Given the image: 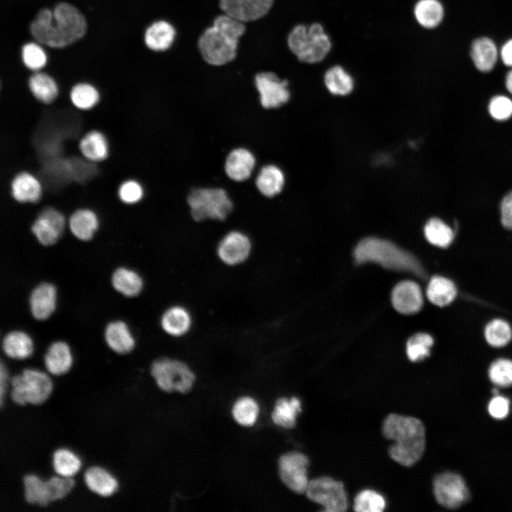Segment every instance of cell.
I'll return each mask as SVG.
<instances>
[{
    "instance_id": "1",
    "label": "cell",
    "mask_w": 512,
    "mask_h": 512,
    "mask_svg": "<svg viewBox=\"0 0 512 512\" xmlns=\"http://www.w3.org/2000/svg\"><path fill=\"white\" fill-rule=\"evenodd\" d=\"M86 28L84 16L67 2L58 3L53 9H40L29 26V31L36 41L58 48L81 38Z\"/></svg>"
},
{
    "instance_id": "2",
    "label": "cell",
    "mask_w": 512,
    "mask_h": 512,
    "mask_svg": "<svg viewBox=\"0 0 512 512\" xmlns=\"http://www.w3.org/2000/svg\"><path fill=\"white\" fill-rule=\"evenodd\" d=\"M382 433L385 439L394 441L388 447V454L400 465L412 466L422 457L426 439L425 426L420 420L389 414L383 420Z\"/></svg>"
},
{
    "instance_id": "3",
    "label": "cell",
    "mask_w": 512,
    "mask_h": 512,
    "mask_svg": "<svg viewBox=\"0 0 512 512\" xmlns=\"http://www.w3.org/2000/svg\"><path fill=\"white\" fill-rule=\"evenodd\" d=\"M245 31V23L225 14L216 16L213 25L198 40L202 58L213 66H222L233 61L237 56L239 40Z\"/></svg>"
},
{
    "instance_id": "4",
    "label": "cell",
    "mask_w": 512,
    "mask_h": 512,
    "mask_svg": "<svg viewBox=\"0 0 512 512\" xmlns=\"http://www.w3.org/2000/svg\"><path fill=\"white\" fill-rule=\"evenodd\" d=\"M356 263H378L385 268L410 271L424 277L425 273L415 257L392 242L375 238L362 240L354 250Z\"/></svg>"
},
{
    "instance_id": "5",
    "label": "cell",
    "mask_w": 512,
    "mask_h": 512,
    "mask_svg": "<svg viewBox=\"0 0 512 512\" xmlns=\"http://www.w3.org/2000/svg\"><path fill=\"white\" fill-rule=\"evenodd\" d=\"M287 43L298 60L308 64L324 60L332 48L330 37L319 23L295 26L288 34Z\"/></svg>"
},
{
    "instance_id": "6",
    "label": "cell",
    "mask_w": 512,
    "mask_h": 512,
    "mask_svg": "<svg viewBox=\"0 0 512 512\" xmlns=\"http://www.w3.org/2000/svg\"><path fill=\"white\" fill-rule=\"evenodd\" d=\"M187 203L191 218L196 222L205 220H224L234 210V203L228 191L221 187H196L191 189Z\"/></svg>"
},
{
    "instance_id": "7",
    "label": "cell",
    "mask_w": 512,
    "mask_h": 512,
    "mask_svg": "<svg viewBox=\"0 0 512 512\" xmlns=\"http://www.w3.org/2000/svg\"><path fill=\"white\" fill-rule=\"evenodd\" d=\"M10 396L18 405H37L44 402L53 390L50 378L37 369L26 368L9 380Z\"/></svg>"
},
{
    "instance_id": "8",
    "label": "cell",
    "mask_w": 512,
    "mask_h": 512,
    "mask_svg": "<svg viewBox=\"0 0 512 512\" xmlns=\"http://www.w3.org/2000/svg\"><path fill=\"white\" fill-rule=\"evenodd\" d=\"M151 374L158 387L165 392H189L195 380V375L184 363L167 358L153 362Z\"/></svg>"
},
{
    "instance_id": "9",
    "label": "cell",
    "mask_w": 512,
    "mask_h": 512,
    "mask_svg": "<svg viewBox=\"0 0 512 512\" xmlns=\"http://www.w3.org/2000/svg\"><path fill=\"white\" fill-rule=\"evenodd\" d=\"M306 497L327 512H344L348 508L344 485L329 476H320L309 482Z\"/></svg>"
},
{
    "instance_id": "10",
    "label": "cell",
    "mask_w": 512,
    "mask_h": 512,
    "mask_svg": "<svg viewBox=\"0 0 512 512\" xmlns=\"http://www.w3.org/2000/svg\"><path fill=\"white\" fill-rule=\"evenodd\" d=\"M254 83L260 103L264 109H277L289 100V82L280 79L273 72L257 73L255 75Z\"/></svg>"
},
{
    "instance_id": "11",
    "label": "cell",
    "mask_w": 512,
    "mask_h": 512,
    "mask_svg": "<svg viewBox=\"0 0 512 512\" xmlns=\"http://www.w3.org/2000/svg\"><path fill=\"white\" fill-rule=\"evenodd\" d=\"M308 457L299 452L282 455L278 462L279 474L283 484L294 493L305 494L309 485Z\"/></svg>"
},
{
    "instance_id": "12",
    "label": "cell",
    "mask_w": 512,
    "mask_h": 512,
    "mask_svg": "<svg viewBox=\"0 0 512 512\" xmlns=\"http://www.w3.org/2000/svg\"><path fill=\"white\" fill-rule=\"evenodd\" d=\"M433 493L437 503L447 508L461 506L470 496L462 477L452 472L443 473L434 478Z\"/></svg>"
},
{
    "instance_id": "13",
    "label": "cell",
    "mask_w": 512,
    "mask_h": 512,
    "mask_svg": "<svg viewBox=\"0 0 512 512\" xmlns=\"http://www.w3.org/2000/svg\"><path fill=\"white\" fill-rule=\"evenodd\" d=\"M65 223V216L61 210L46 206L38 211L31 229L38 241L47 246L58 241L63 233Z\"/></svg>"
},
{
    "instance_id": "14",
    "label": "cell",
    "mask_w": 512,
    "mask_h": 512,
    "mask_svg": "<svg viewBox=\"0 0 512 512\" xmlns=\"http://www.w3.org/2000/svg\"><path fill=\"white\" fill-rule=\"evenodd\" d=\"M274 0H219L223 14L242 23L255 21L266 16Z\"/></svg>"
},
{
    "instance_id": "15",
    "label": "cell",
    "mask_w": 512,
    "mask_h": 512,
    "mask_svg": "<svg viewBox=\"0 0 512 512\" xmlns=\"http://www.w3.org/2000/svg\"><path fill=\"white\" fill-rule=\"evenodd\" d=\"M251 242L249 238L242 232L233 230L227 233L218 246V255L228 265H235L244 262L250 255Z\"/></svg>"
},
{
    "instance_id": "16",
    "label": "cell",
    "mask_w": 512,
    "mask_h": 512,
    "mask_svg": "<svg viewBox=\"0 0 512 512\" xmlns=\"http://www.w3.org/2000/svg\"><path fill=\"white\" fill-rule=\"evenodd\" d=\"M256 165V157L250 149L237 147L232 149L227 155L224 170L230 180L243 182L251 178Z\"/></svg>"
},
{
    "instance_id": "17",
    "label": "cell",
    "mask_w": 512,
    "mask_h": 512,
    "mask_svg": "<svg viewBox=\"0 0 512 512\" xmlns=\"http://www.w3.org/2000/svg\"><path fill=\"white\" fill-rule=\"evenodd\" d=\"M13 199L19 203H38L43 194V186L39 178L28 171L18 172L9 185Z\"/></svg>"
},
{
    "instance_id": "18",
    "label": "cell",
    "mask_w": 512,
    "mask_h": 512,
    "mask_svg": "<svg viewBox=\"0 0 512 512\" xmlns=\"http://www.w3.org/2000/svg\"><path fill=\"white\" fill-rule=\"evenodd\" d=\"M392 303L398 311L404 314L419 311L423 303L419 285L412 281L398 283L392 292Z\"/></svg>"
},
{
    "instance_id": "19",
    "label": "cell",
    "mask_w": 512,
    "mask_h": 512,
    "mask_svg": "<svg viewBox=\"0 0 512 512\" xmlns=\"http://www.w3.org/2000/svg\"><path fill=\"white\" fill-rule=\"evenodd\" d=\"M57 292L50 283H41L31 292L29 304L33 317L38 320L47 319L56 307Z\"/></svg>"
},
{
    "instance_id": "20",
    "label": "cell",
    "mask_w": 512,
    "mask_h": 512,
    "mask_svg": "<svg viewBox=\"0 0 512 512\" xmlns=\"http://www.w3.org/2000/svg\"><path fill=\"white\" fill-rule=\"evenodd\" d=\"M100 220L97 213L92 208L81 207L74 210L68 219V226L72 234L79 240H90L97 232Z\"/></svg>"
},
{
    "instance_id": "21",
    "label": "cell",
    "mask_w": 512,
    "mask_h": 512,
    "mask_svg": "<svg viewBox=\"0 0 512 512\" xmlns=\"http://www.w3.org/2000/svg\"><path fill=\"white\" fill-rule=\"evenodd\" d=\"M78 149L87 160L100 163L105 161L110 154V144L106 135L98 129L87 132L80 139Z\"/></svg>"
},
{
    "instance_id": "22",
    "label": "cell",
    "mask_w": 512,
    "mask_h": 512,
    "mask_svg": "<svg viewBox=\"0 0 512 512\" xmlns=\"http://www.w3.org/2000/svg\"><path fill=\"white\" fill-rule=\"evenodd\" d=\"M285 177L282 170L274 164L262 166L256 174L257 191L266 198H274L283 190Z\"/></svg>"
},
{
    "instance_id": "23",
    "label": "cell",
    "mask_w": 512,
    "mask_h": 512,
    "mask_svg": "<svg viewBox=\"0 0 512 512\" xmlns=\"http://www.w3.org/2000/svg\"><path fill=\"white\" fill-rule=\"evenodd\" d=\"M83 479L90 491L102 497L114 494L118 489V481L114 476L99 466L88 467L84 472Z\"/></svg>"
},
{
    "instance_id": "24",
    "label": "cell",
    "mask_w": 512,
    "mask_h": 512,
    "mask_svg": "<svg viewBox=\"0 0 512 512\" xmlns=\"http://www.w3.org/2000/svg\"><path fill=\"white\" fill-rule=\"evenodd\" d=\"M470 53L475 67L483 73L493 70L498 58V50L496 43L488 37L475 39L472 42Z\"/></svg>"
},
{
    "instance_id": "25",
    "label": "cell",
    "mask_w": 512,
    "mask_h": 512,
    "mask_svg": "<svg viewBox=\"0 0 512 512\" xmlns=\"http://www.w3.org/2000/svg\"><path fill=\"white\" fill-rule=\"evenodd\" d=\"M44 364L47 371L53 375H61L68 372L73 364L69 346L64 341L53 342L46 351Z\"/></svg>"
},
{
    "instance_id": "26",
    "label": "cell",
    "mask_w": 512,
    "mask_h": 512,
    "mask_svg": "<svg viewBox=\"0 0 512 512\" xmlns=\"http://www.w3.org/2000/svg\"><path fill=\"white\" fill-rule=\"evenodd\" d=\"M176 29L166 21H158L151 23L144 33L146 46L154 51H165L173 44L176 37Z\"/></svg>"
},
{
    "instance_id": "27",
    "label": "cell",
    "mask_w": 512,
    "mask_h": 512,
    "mask_svg": "<svg viewBox=\"0 0 512 512\" xmlns=\"http://www.w3.org/2000/svg\"><path fill=\"white\" fill-rule=\"evenodd\" d=\"M28 86L34 99L43 105L52 104L59 95L56 81L45 73L37 72L31 75L28 80Z\"/></svg>"
},
{
    "instance_id": "28",
    "label": "cell",
    "mask_w": 512,
    "mask_h": 512,
    "mask_svg": "<svg viewBox=\"0 0 512 512\" xmlns=\"http://www.w3.org/2000/svg\"><path fill=\"white\" fill-rule=\"evenodd\" d=\"M107 346L115 353L125 354L134 348L135 341L127 325L122 321L110 323L105 331Z\"/></svg>"
},
{
    "instance_id": "29",
    "label": "cell",
    "mask_w": 512,
    "mask_h": 512,
    "mask_svg": "<svg viewBox=\"0 0 512 512\" xmlns=\"http://www.w3.org/2000/svg\"><path fill=\"white\" fill-rule=\"evenodd\" d=\"M413 13L422 27L432 29L442 23L444 9L439 0H418L414 6Z\"/></svg>"
},
{
    "instance_id": "30",
    "label": "cell",
    "mask_w": 512,
    "mask_h": 512,
    "mask_svg": "<svg viewBox=\"0 0 512 512\" xmlns=\"http://www.w3.org/2000/svg\"><path fill=\"white\" fill-rule=\"evenodd\" d=\"M23 498L29 504L41 507L47 506L50 502V495L46 480L33 474L23 477Z\"/></svg>"
},
{
    "instance_id": "31",
    "label": "cell",
    "mask_w": 512,
    "mask_h": 512,
    "mask_svg": "<svg viewBox=\"0 0 512 512\" xmlns=\"http://www.w3.org/2000/svg\"><path fill=\"white\" fill-rule=\"evenodd\" d=\"M2 349L8 357L22 360L31 356L33 351V343L26 333L13 331L4 338Z\"/></svg>"
},
{
    "instance_id": "32",
    "label": "cell",
    "mask_w": 512,
    "mask_h": 512,
    "mask_svg": "<svg viewBox=\"0 0 512 512\" xmlns=\"http://www.w3.org/2000/svg\"><path fill=\"white\" fill-rule=\"evenodd\" d=\"M302 411L301 402L296 398H279L272 412L273 422L285 429H292L297 423V417Z\"/></svg>"
},
{
    "instance_id": "33",
    "label": "cell",
    "mask_w": 512,
    "mask_h": 512,
    "mask_svg": "<svg viewBox=\"0 0 512 512\" xmlns=\"http://www.w3.org/2000/svg\"><path fill=\"white\" fill-rule=\"evenodd\" d=\"M427 296L430 302L434 305L444 306L455 299L457 288L450 279L440 276H434L428 283Z\"/></svg>"
},
{
    "instance_id": "34",
    "label": "cell",
    "mask_w": 512,
    "mask_h": 512,
    "mask_svg": "<svg viewBox=\"0 0 512 512\" xmlns=\"http://www.w3.org/2000/svg\"><path fill=\"white\" fill-rule=\"evenodd\" d=\"M161 324L168 334L179 336L190 329L191 318L188 311L182 306H173L167 309L161 319Z\"/></svg>"
},
{
    "instance_id": "35",
    "label": "cell",
    "mask_w": 512,
    "mask_h": 512,
    "mask_svg": "<svg viewBox=\"0 0 512 512\" xmlns=\"http://www.w3.org/2000/svg\"><path fill=\"white\" fill-rule=\"evenodd\" d=\"M98 90L88 82H78L74 85L69 92L71 104L78 110L88 111L95 107L100 100Z\"/></svg>"
},
{
    "instance_id": "36",
    "label": "cell",
    "mask_w": 512,
    "mask_h": 512,
    "mask_svg": "<svg viewBox=\"0 0 512 512\" xmlns=\"http://www.w3.org/2000/svg\"><path fill=\"white\" fill-rule=\"evenodd\" d=\"M324 83L333 95H346L351 92L354 82L351 75L341 65L329 68L324 74Z\"/></svg>"
},
{
    "instance_id": "37",
    "label": "cell",
    "mask_w": 512,
    "mask_h": 512,
    "mask_svg": "<svg viewBox=\"0 0 512 512\" xmlns=\"http://www.w3.org/2000/svg\"><path fill=\"white\" fill-rule=\"evenodd\" d=\"M112 283L117 292L129 297L138 295L143 287L142 279L138 273L124 267L114 271Z\"/></svg>"
},
{
    "instance_id": "38",
    "label": "cell",
    "mask_w": 512,
    "mask_h": 512,
    "mask_svg": "<svg viewBox=\"0 0 512 512\" xmlns=\"http://www.w3.org/2000/svg\"><path fill=\"white\" fill-rule=\"evenodd\" d=\"M52 466L57 475L73 477L81 467V461L71 450L60 448L52 454Z\"/></svg>"
},
{
    "instance_id": "39",
    "label": "cell",
    "mask_w": 512,
    "mask_h": 512,
    "mask_svg": "<svg viewBox=\"0 0 512 512\" xmlns=\"http://www.w3.org/2000/svg\"><path fill=\"white\" fill-rule=\"evenodd\" d=\"M424 233L427 241L439 247H448L454 240V232L439 218H431L426 223Z\"/></svg>"
},
{
    "instance_id": "40",
    "label": "cell",
    "mask_w": 512,
    "mask_h": 512,
    "mask_svg": "<svg viewBox=\"0 0 512 512\" xmlns=\"http://www.w3.org/2000/svg\"><path fill=\"white\" fill-rule=\"evenodd\" d=\"M259 405L250 397H242L233 405L232 414L235 420L242 426H252L259 415Z\"/></svg>"
},
{
    "instance_id": "41",
    "label": "cell",
    "mask_w": 512,
    "mask_h": 512,
    "mask_svg": "<svg viewBox=\"0 0 512 512\" xmlns=\"http://www.w3.org/2000/svg\"><path fill=\"white\" fill-rule=\"evenodd\" d=\"M486 341L494 347H503L508 344L512 337L510 325L502 319H494L485 328Z\"/></svg>"
},
{
    "instance_id": "42",
    "label": "cell",
    "mask_w": 512,
    "mask_h": 512,
    "mask_svg": "<svg viewBox=\"0 0 512 512\" xmlns=\"http://www.w3.org/2000/svg\"><path fill=\"white\" fill-rule=\"evenodd\" d=\"M433 343L432 337L427 334H415L407 342L406 353L408 358L413 362L425 358L430 355V348Z\"/></svg>"
},
{
    "instance_id": "43",
    "label": "cell",
    "mask_w": 512,
    "mask_h": 512,
    "mask_svg": "<svg viewBox=\"0 0 512 512\" xmlns=\"http://www.w3.org/2000/svg\"><path fill=\"white\" fill-rule=\"evenodd\" d=\"M385 508L384 498L373 490L361 491L354 499L353 508L357 512H381Z\"/></svg>"
},
{
    "instance_id": "44",
    "label": "cell",
    "mask_w": 512,
    "mask_h": 512,
    "mask_svg": "<svg viewBox=\"0 0 512 512\" xmlns=\"http://www.w3.org/2000/svg\"><path fill=\"white\" fill-rule=\"evenodd\" d=\"M117 196L121 202L127 205L139 203L144 196L142 184L134 178L123 181L117 189Z\"/></svg>"
},
{
    "instance_id": "45",
    "label": "cell",
    "mask_w": 512,
    "mask_h": 512,
    "mask_svg": "<svg viewBox=\"0 0 512 512\" xmlns=\"http://www.w3.org/2000/svg\"><path fill=\"white\" fill-rule=\"evenodd\" d=\"M489 375L491 381L496 385H512V361L504 358L495 361L489 368Z\"/></svg>"
},
{
    "instance_id": "46",
    "label": "cell",
    "mask_w": 512,
    "mask_h": 512,
    "mask_svg": "<svg viewBox=\"0 0 512 512\" xmlns=\"http://www.w3.org/2000/svg\"><path fill=\"white\" fill-rule=\"evenodd\" d=\"M22 60L30 70H38L46 64V55L43 50L35 43H28L22 47Z\"/></svg>"
},
{
    "instance_id": "47",
    "label": "cell",
    "mask_w": 512,
    "mask_h": 512,
    "mask_svg": "<svg viewBox=\"0 0 512 512\" xmlns=\"http://www.w3.org/2000/svg\"><path fill=\"white\" fill-rule=\"evenodd\" d=\"M51 501L60 500L72 491L75 486L73 477L53 476L46 479Z\"/></svg>"
},
{
    "instance_id": "48",
    "label": "cell",
    "mask_w": 512,
    "mask_h": 512,
    "mask_svg": "<svg viewBox=\"0 0 512 512\" xmlns=\"http://www.w3.org/2000/svg\"><path fill=\"white\" fill-rule=\"evenodd\" d=\"M491 117L496 120H506L512 116V100L503 95L494 97L489 105Z\"/></svg>"
},
{
    "instance_id": "49",
    "label": "cell",
    "mask_w": 512,
    "mask_h": 512,
    "mask_svg": "<svg viewBox=\"0 0 512 512\" xmlns=\"http://www.w3.org/2000/svg\"><path fill=\"white\" fill-rule=\"evenodd\" d=\"M488 410L493 417L503 419L509 411V400L503 396L495 395L489 402Z\"/></svg>"
},
{
    "instance_id": "50",
    "label": "cell",
    "mask_w": 512,
    "mask_h": 512,
    "mask_svg": "<svg viewBox=\"0 0 512 512\" xmlns=\"http://www.w3.org/2000/svg\"><path fill=\"white\" fill-rule=\"evenodd\" d=\"M501 223L504 228L512 230V191L502 200L501 204Z\"/></svg>"
},
{
    "instance_id": "51",
    "label": "cell",
    "mask_w": 512,
    "mask_h": 512,
    "mask_svg": "<svg viewBox=\"0 0 512 512\" xmlns=\"http://www.w3.org/2000/svg\"><path fill=\"white\" fill-rule=\"evenodd\" d=\"M499 55L503 63L512 68V38L502 46Z\"/></svg>"
},
{
    "instance_id": "52",
    "label": "cell",
    "mask_w": 512,
    "mask_h": 512,
    "mask_svg": "<svg viewBox=\"0 0 512 512\" xmlns=\"http://www.w3.org/2000/svg\"><path fill=\"white\" fill-rule=\"evenodd\" d=\"M7 370L1 361L0 363V406L2 407L4 404V395L6 388L7 382Z\"/></svg>"
},
{
    "instance_id": "53",
    "label": "cell",
    "mask_w": 512,
    "mask_h": 512,
    "mask_svg": "<svg viewBox=\"0 0 512 512\" xmlns=\"http://www.w3.org/2000/svg\"><path fill=\"white\" fill-rule=\"evenodd\" d=\"M506 87L508 92L512 94V68L508 72L506 75Z\"/></svg>"
}]
</instances>
